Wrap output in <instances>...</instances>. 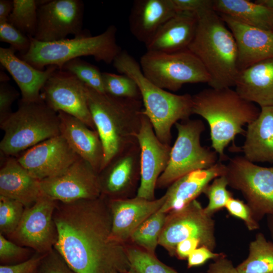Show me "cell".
I'll return each mask as SVG.
<instances>
[{"mask_svg": "<svg viewBox=\"0 0 273 273\" xmlns=\"http://www.w3.org/2000/svg\"><path fill=\"white\" fill-rule=\"evenodd\" d=\"M54 220L57 233L54 249L75 273L129 270L125 244L111 238V212L103 196L57 202Z\"/></svg>", "mask_w": 273, "mask_h": 273, "instance_id": "6da1fadb", "label": "cell"}, {"mask_svg": "<svg viewBox=\"0 0 273 273\" xmlns=\"http://www.w3.org/2000/svg\"><path fill=\"white\" fill-rule=\"evenodd\" d=\"M260 108L242 98L231 87H210L192 96V113L204 118L210 128L211 146L219 161L226 158L224 149L238 134H245L243 126L254 120Z\"/></svg>", "mask_w": 273, "mask_h": 273, "instance_id": "7a4b0ae2", "label": "cell"}, {"mask_svg": "<svg viewBox=\"0 0 273 273\" xmlns=\"http://www.w3.org/2000/svg\"><path fill=\"white\" fill-rule=\"evenodd\" d=\"M86 90L88 107L103 147L102 170L118 154L138 142L143 105L142 100L115 97L87 86Z\"/></svg>", "mask_w": 273, "mask_h": 273, "instance_id": "3957f363", "label": "cell"}, {"mask_svg": "<svg viewBox=\"0 0 273 273\" xmlns=\"http://www.w3.org/2000/svg\"><path fill=\"white\" fill-rule=\"evenodd\" d=\"M197 25L188 50L206 69L210 87L235 86L239 72L238 53L234 36L218 13L213 9L196 14Z\"/></svg>", "mask_w": 273, "mask_h": 273, "instance_id": "277c9868", "label": "cell"}, {"mask_svg": "<svg viewBox=\"0 0 273 273\" xmlns=\"http://www.w3.org/2000/svg\"><path fill=\"white\" fill-rule=\"evenodd\" d=\"M113 65L119 73L136 83L144 107L143 113L149 120L158 139L170 145L172 126L193 114L192 96L174 94L152 83L144 75L140 64L126 51L117 55Z\"/></svg>", "mask_w": 273, "mask_h": 273, "instance_id": "5b68a950", "label": "cell"}, {"mask_svg": "<svg viewBox=\"0 0 273 273\" xmlns=\"http://www.w3.org/2000/svg\"><path fill=\"white\" fill-rule=\"evenodd\" d=\"M117 31L116 27L111 25L96 36L84 31L73 38L49 42L30 37V49L20 58L40 70L51 65L61 69L67 62L82 56H93L97 61L111 64L122 51L117 42Z\"/></svg>", "mask_w": 273, "mask_h": 273, "instance_id": "8992f818", "label": "cell"}, {"mask_svg": "<svg viewBox=\"0 0 273 273\" xmlns=\"http://www.w3.org/2000/svg\"><path fill=\"white\" fill-rule=\"evenodd\" d=\"M4 132L1 153L17 157L27 150L60 135L58 113L42 100L26 102L20 99L18 109L0 123Z\"/></svg>", "mask_w": 273, "mask_h": 273, "instance_id": "52a82bcc", "label": "cell"}, {"mask_svg": "<svg viewBox=\"0 0 273 273\" xmlns=\"http://www.w3.org/2000/svg\"><path fill=\"white\" fill-rule=\"evenodd\" d=\"M174 125L177 137L171 147L167 167L157 180V188L168 187L180 177L195 170L208 168L218 161L215 151L201 144V136L205 129L202 120L189 118Z\"/></svg>", "mask_w": 273, "mask_h": 273, "instance_id": "ba28073f", "label": "cell"}, {"mask_svg": "<svg viewBox=\"0 0 273 273\" xmlns=\"http://www.w3.org/2000/svg\"><path fill=\"white\" fill-rule=\"evenodd\" d=\"M139 64L144 75L165 90L176 92L187 83L210 81L201 62L188 49L170 53L147 51Z\"/></svg>", "mask_w": 273, "mask_h": 273, "instance_id": "9c48e42d", "label": "cell"}, {"mask_svg": "<svg viewBox=\"0 0 273 273\" xmlns=\"http://www.w3.org/2000/svg\"><path fill=\"white\" fill-rule=\"evenodd\" d=\"M224 175L229 186L242 193L258 221L265 215L273 216V167L236 156L226 165Z\"/></svg>", "mask_w": 273, "mask_h": 273, "instance_id": "30bf717a", "label": "cell"}, {"mask_svg": "<svg viewBox=\"0 0 273 273\" xmlns=\"http://www.w3.org/2000/svg\"><path fill=\"white\" fill-rule=\"evenodd\" d=\"M189 238L199 239L201 246L213 251L216 247L215 221L196 199L180 210L167 213L158 244L175 256L177 244Z\"/></svg>", "mask_w": 273, "mask_h": 273, "instance_id": "8fae6325", "label": "cell"}, {"mask_svg": "<svg viewBox=\"0 0 273 273\" xmlns=\"http://www.w3.org/2000/svg\"><path fill=\"white\" fill-rule=\"evenodd\" d=\"M42 195L62 203L95 199L102 195L99 173L79 157L62 173L40 180Z\"/></svg>", "mask_w": 273, "mask_h": 273, "instance_id": "7c38bea8", "label": "cell"}, {"mask_svg": "<svg viewBox=\"0 0 273 273\" xmlns=\"http://www.w3.org/2000/svg\"><path fill=\"white\" fill-rule=\"evenodd\" d=\"M40 97L56 112L71 115L96 130L88 107L86 86L73 74L58 69L46 81Z\"/></svg>", "mask_w": 273, "mask_h": 273, "instance_id": "4fadbf2b", "label": "cell"}, {"mask_svg": "<svg viewBox=\"0 0 273 273\" xmlns=\"http://www.w3.org/2000/svg\"><path fill=\"white\" fill-rule=\"evenodd\" d=\"M84 3L80 0H44L37 8V25L34 38L49 42L82 34Z\"/></svg>", "mask_w": 273, "mask_h": 273, "instance_id": "5bb4252c", "label": "cell"}, {"mask_svg": "<svg viewBox=\"0 0 273 273\" xmlns=\"http://www.w3.org/2000/svg\"><path fill=\"white\" fill-rule=\"evenodd\" d=\"M57 202L42 195L32 206L25 209L22 218L11 238L24 247L40 253L53 248L57 233L54 220Z\"/></svg>", "mask_w": 273, "mask_h": 273, "instance_id": "9a60e30c", "label": "cell"}, {"mask_svg": "<svg viewBox=\"0 0 273 273\" xmlns=\"http://www.w3.org/2000/svg\"><path fill=\"white\" fill-rule=\"evenodd\" d=\"M137 141L140 148L141 178L136 196L153 200L157 180L167 167L171 147L158 139L144 114Z\"/></svg>", "mask_w": 273, "mask_h": 273, "instance_id": "2e32d148", "label": "cell"}, {"mask_svg": "<svg viewBox=\"0 0 273 273\" xmlns=\"http://www.w3.org/2000/svg\"><path fill=\"white\" fill-rule=\"evenodd\" d=\"M78 157L59 135L40 143L16 158L32 176L41 180L62 173Z\"/></svg>", "mask_w": 273, "mask_h": 273, "instance_id": "e0dca14e", "label": "cell"}, {"mask_svg": "<svg viewBox=\"0 0 273 273\" xmlns=\"http://www.w3.org/2000/svg\"><path fill=\"white\" fill-rule=\"evenodd\" d=\"M140 148L138 143L115 156L99 173L102 196L108 199L130 198L141 178Z\"/></svg>", "mask_w": 273, "mask_h": 273, "instance_id": "ac0fdd59", "label": "cell"}, {"mask_svg": "<svg viewBox=\"0 0 273 273\" xmlns=\"http://www.w3.org/2000/svg\"><path fill=\"white\" fill-rule=\"evenodd\" d=\"M107 199L111 215V238L125 245L135 230L161 209L165 202L166 196L163 195L153 200L136 196L125 199Z\"/></svg>", "mask_w": 273, "mask_h": 273, "instance_id": "d6986e66", "label": "cell"}, {"mask_svg": "<svg viewBox=\"0 0 273 273\" xmlns=\"http://www.w3.org/2000/svg\"><path fill=\"white\" fill-rule=\"evenodd\" d=\"M219 15L235 38L239 71L273 57V31L248 25L225 15Z\"/></svg>", "mask_w": 273, "mask_h": 273, "instance_id": "ffe728a7", "label": "cell"}, {"mask_svg": "<svg viewBox=\"0 0 273 273\" xmlns=\"http://www.w3.org/2000/svg\"><path fill=\"white\" fill-rule=\"evenodd\" d=\"M58 114L60 135L79 157L99 173L104 160V150L97 130L71 115L63 112H59Z\"/></svg>", "mask_w": 273, "mask_h": 273, "instance_id": "44dd1931", "label": "cell"}, {"mask_svg": "<svg viewBox=\"0 0 273 273\" xmlns=\"http://www.w3.org/2000/svg\"><path fill=\"white\" fill-rule=\"evenodd\" d=\"M226 165L218 161L212 166L189 172L173 181L164 194L166 200L160 209L165 213L186 206L201 194L216 177L223 175Z\"/></svg>", "mask_w": 273, "mask_h": 273, "instance_id": "7402d4cb", "label": "cell"}, {"mask_svg": "<svg viewBox=\"0 0 273 273\" xmlns=\"http://www.w3.org/2000/svg\"><path fill=\"white\" fill-rule=\"evenodd\" d=\"M13 48H0V63L11 75L18 86L21 100L35 102L40 100V93L46 81L58 69L56 66L47 67L43 70L36 69L18 57Z\"/></svg>", "mask_w": 273, "mask_h": 273, "instance_id": "603a6c76", "label": "cell"}, {"mask_svg": "<svg viewBox=\"0 0 273 273\" xmlns=\"http://www.w3.org/2000/svg\"><path fill=\"white\" fill-rule=\"evenodd\" d=\"M176 13L172 0H135L128 18L130 31L146 46L161 26Z\"/></svg>", "mask_w": 273, "mask_h": 273, "instance_id": "cb8c5ba5", "label": "cell"}, {"mask_svg": "<svg viewBox=\"0 0 273 273\" xmlns=\"http://www.w3.org/2000/svg\"><path fill=\"white\" fill-rule=\"evenodd\" d=\"M1 154L0 196L17 200L26 208L32 206L42 195L40 180L32 176L16 157Z\"/></svg>", "mask_w": 273, "mask_h": 273, "instance_id": "d4e9b609", "label": "cell"}, {"mask_svg": "<svg viewBox=\"0 0 273 273\" xmlns=\"http://www.w3.org/2000/svg\"><path fill=\"white\" fill-rule=\"evenodd\" d=\"M235 86L246 101L260 107L273 106V57L240 70Z\"/></svg>", "mask_w": 273, "mask_h": 273, "instance_id": "484cf974", "label": "cell"}, {"mask_svg": "<svg viewBox=\"0 0 273 273\" xmlns=\"http://www.w3.org/2000/svg\"><path fill=\"white\" fill-rule=\"evenodd\" d=\"M197 25L196 14L177 13L145 46L147 51L170 53L187 50L194 37Z\"/></svg>", "mask_w": 273, "mask_h": 273, "instance_id": "4316f807", "label": "cell"}, {"mask_svg": "<svg viewBox=\"0 0 273 273\" xmlns=\"http://www.w3.org/2000/svg\"><path fill=\"white\" fill-rule=\"evenodd\" d=\"M242 150L256 163H273V106L260 107L258 117L247 125Z\"/></svg>", "mask_w": 273, "mask_h": 273, "instance_id": "83f0119b", "label": "cell"}, {"mask_svg": "<svg viewBox=\"0 0 273 273\" xmlns=\"http://www.w3.org/2000/svg\"><path fill=\"white\" fill-rule=\"evenodd\" d=\"M213 9L250 26L273 31V10L248 0H214Z\"/></svg>", "mask_w": 273, "mask_h": 273, "instance_id": "f1b7e54d", "label": "cell"}, {"mask_svg": "<svg viewBox=\"0 0 273 273\" xmlns=\"http://www.w3.org/2000/svg\"><path fill=\"white\" fill-rule=\"evenodd\" d=\"M236 268L239 273H273V243L258 233L250 243L248 257Z\"/></svg>", "mask_w": 273, "mask_h": 273, "instance_id": "f546056e", "label": "cell"}, {"mask_svg": "<svg viewBox=\"0 0 273 273\" xmlns=\"http://www.w3.org/2000/svg\"><path fill=\"white\" fill-rule=\"evenodd\" d=\"M166 215L160 209L155 212L135 230L129 241L134 245L155 255Z\"/></svg>", "mask_w": 273, "mask_h": 273, "instance_id": "4dcf8cb0", "label": "cell"}, {"mask_svg": "<svg viewBox=\"0 0 273 273\" xmlns=\"http://www.w3.org/2000/svg\"><path fill=\"white\" fill-rule=\"evenodd\" d=\"M8 22L23 33L34 37L37 25L38 6L35 0H13Z\"/></svg>", "mask_w": 273, "mask_h": 273, "instance_id": "1f68e13d", "label": "cell"}, {"mask_svg": "<svg viewBox=\"0 0 273 273\" xmlns=\"http://www.w3.org/2000/svg\"><path fill=\"white\" fill-rule=\"evenodd\" d=\"M127 256L132 273H179L152 254L134 245L125 244Z\"/></svg>", "mask_w": 273, "mask_h": 273, "instance_id": "d6a6232c", "label": "cell"}, {"mask_svg": "<svg viewBox=\"0 0 273 273\" xmlns=\"http://www.w3.org/2000/svg\"><path fill=\"white\" fill-rule=\"evenodd\" d=\"M105 93L113 97L142 100L135 81L125 74L102 72Z\"/></svg>", "mask_w": 273, "mask_h": 273, "instance_id": "836d02e7", "label": "cell"}, {"mask_svg": "<svg viewBox=\"0 0 273 273\" xmlns=\"http://www.w3.org/2000/svg\"><path fill=\"white\" fill-rule=\"evenodd\" d=\"M61 70L75 75L86 86L102 93H105L103 84L102 72L96 66L80 58L67 62Z\"/></svg>", "mask_w": 273, "mask_h": 273, "instance_id": "e575fe53", "label": "cell"}, {"mask_svg": "<svg viewBox=\"0 0 273 273\" xmlns=\"http://www.w3.org/2000/svg\"><path fill=\"white\" fill-rule=\"evenodd\" d=\"M228 182L224 175L214 178L205 189L203 194L208 200V203L204 208L205 212L212 216L220 209L225 208L229 200L233 197L232 193L227 189Z\"/></svg>", "mask_w": 273, "mask_h": 273, "instance_id": "d590c367", "label": "cell"}, {"mask_svg": "<svg viewBox=\"0 0 273 273\" xmlns=\"http://www.w3.org/2000/svg\"><path fill=\"white\" fill-rule=\"evenodd\" d=\"M21 202L0 196V232L11 235L17 228L25 209Z\"/></svg>", "mask_w": 273, "mask_h": 273, "instance_id": "8d00e7d4", "label": "cell"}, {"mask_svg": "<svg viewBox=\"0 0 273 273\" xmlns=\"http://www.w3.org/2000/svg\"><path fill=\"white\" fill-rule=\"evenodd\" d=\"M0 40L9 43L21 55L27 53L31 46L30 37L23 33L8 22L0 23Z\"/></svg>", "mask_w": 273, "mask_h": 273, "instance_id": "74e56055", "label": "cell"}, {"mask_svg": "<svg viewBox=\"0 0 273 273\" xmlns=\"http://www.w3.org/2000/svg\"><path fill=\"white\" fill-rule=\"evenodd\" d=\"M225 208L230 215L243 220L249 231L259 229V222L255 219L252 210L243 201L232 197L226 203Z\"/></svg>", "mask_w": 273, "mask_h": 273, "instance_id": "f35d334b", "label": "cell"}, {"mask_svg": "<svg viewBox=\"0 0 273 273\" xmlns=\"http://www.w3.org/2000/svg\"><path fill=\"white\" fill-rule=\"evenodd\" d=\"M34 273H75L53 248L41 260Z\"/></svg>", "mask_w": 273, "mask_h": 273, "instance_id": "ab89813d", "label": "cell"}, {"mask_svg": "<svg viewBox=\"0 0 273 273\" xmlns=\"http://www.w3.org/2000/svg\"><path fill=\"white\" fill-rule=\"evenodd\" d=\"M28 249L14 243L0 233V260L2 264H10L22 260L28 255Z\"/></svg>", "mask_w": 273, "mask_h": 273, "instance_id": "60d3db41", "label": "cell"}, {"mask_svg": "<svg viewBox=\"0 0 273 273\" xmlns=\"http://www.w3.org/2000/svg\"><path fill=\"white\" fill-rule=\"evenodd\" d=\"M19 95L8 82H0V123L13 113L12 106Z\"/></svg>", "mask_w": 273, "mask_h": 273, "instance_id": "b9f144b4", "label": "cell"}, {"mask_svg": "<svg viewBox=\"0 0 273 273\" xmlns=\"http://www.w3.org/2000/svg\"><path fill=\"white\" fill-rule=\"evenodd\" d=\"M46 254L36 252L22 262L12 264H2L0 273H34Z\"/></svg>", "mask_w": 273, "mask_h": 273, "instance_id": "7bdbcfd3", "label": "cell"}, {"mask_svg": "<svg viewBox=\"0 0 273 273\" xmlns=\"http://www.w3.org/2000/svg\"><path fill=\"white\" fill-rule=\"evenodd\" d=\"M176 13L194 14L207 10L213 9V0H172Z\"/></svg>", "mask_w": 273, "mask_h": 273, "instance_id": "ee69618b", "label": "cell"}, {"mask_svg": "<svg viewBox=\"0 0 273 273\" xmlns=\"http://www.w3.org/2000/svg\"><path fill=\"white\" fill-rule=\"evenodd\" d=\"M222 253H215L209 248L202 246L194 250L187 258L189 268L204 264L210 259L214 260L221 255Z\"/></svg>", "mask_w": 273, "mask_h": 273, "instance_id": "f6af8a7d", "label": "cell"}, {"mask_svg": "<svg viewBox=\"0 0 273 273\" xmlns=\"http://www.w3.org/2000/svg\"><path fill=\"white\" fill-rule=\"evenodd\" d=\"M213 260L209 265L207 273H239L224 254Z\"/></svg>", "mask_w": 273, "mask_h": 273, "instance_id": "bcb514c9", "label": "cell"}, {"mask_svg": "<svg viewBox=\"0 0 273 273\" xmlns=\"http://www.w3.org/2000/svg\"><path fill=\"white\" fill-rule=\"evenodd\" d=\"M201 243L196 238H189L178 243L176 246L175 256L179 259H187L196 248L201 246Z\"/></svg>", "mask_w": 273, "mask_h": 273, "instance_id": "7dc6e473", "label": "cell"}, {"mask_svg": "<svg viewBox=\"0 0 273 273\" xmlns=\"http://www.w3.org/2000/svg\"><path fill=\"white\" fill-rule=\"evenodd\" d=\"M14 7L13 0L0 1V23L8 22Z\"/></svg>", "mask_w": 273, "mask_h": 273, "instance_id": "c3c4849f", "label": "cell"}, {"mask_svg": "<svg viewBox=\"0 0 273 273\" xmlns=\"http://www.w3.org/2000/svg\"><path fill=\"white\" fill-rule=\"evenodd\" d=\"M255 2L273 10V0H257Z\"/></svg>", "mask_w": 273, "mask_h": 273, "instance_id": "681fc988", "label": "cell"}, {"mask_svg": "<svg viewBox=\"0 0 273 273\" xmlns=\"http://www.w3.org/2000/svg\"><path fill=\"white\" fill-rule=\"evenodd\" d=\"M10 80V77L6 74V73L1 70L0 71V82H8Z\"/></svg>", "mask_w": 273, "mask_h": 273, "instance_id": "f907efd6", "label": "cell"}, {"mask_svg": "<svg viewBox=\"0 0 273 273\" xmlns=\"http://www.w3.org/2000/svg\"><path fill=\"white\" fill-rule=\"evenodd\" d=\"M269 227L271 233L273 236V216H270V218L269 219Z\"/></svg>", "mask_w": 273, "mask_h": 273, "instance_id": "816d5d0a", "label": "cell"}, {"mask_svg": "<svg viewBox=\"0 0 273 273\" xmlns=\"http://www.w3.org/2000/svg\"><path fill=\"white\" fill-rule=\"evenodd\" d=\"M121 273H132V272L130 270H128L123 271V272H122Z\"/></svg>", "mask_w": 273, "mask_h": 273, "instance_id": "f5cc1de1", "label": "cell"}, {"mask_svg": "<svg viewBox=\"0 0 273 273\" xmlns=\"http://www.w3.org/2000/svg\"><path fill=\"white\" fill-rule=\"evenodd\" d=\"M110 273H120V272H118V271H115L111 272Z\"/></svg>", "mask_w": 273, "mask_h": 273, "instance_id": "db71d44e", "label": "cell"}]
</instances>
